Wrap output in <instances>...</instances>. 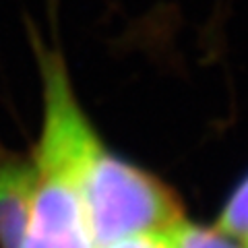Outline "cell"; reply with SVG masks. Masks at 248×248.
Instances as JSON below:
<instances>
[{
  "label": "cell",
  "mask_w": 248,
  "mask_h": 248,
  "mask_svg": "<svg viewBox=\"0 0 248 248\" xmlns=\"http://www.w3.org/2000/svg\"><path fill=\"white\" fill-rule=\"evenodd\" d=\"M176 248H248V242L217 226H199L184 219L176 228Z\"/></svg>",
  "instance_id": "4"
},
{
  "label": "cell",
  "mask_w": 248,
  "mask_h": 248,
  "mask_svg": "<svg viewBox=\"0 0 248 248\" xmlns=\"http://www.w3.org/2000/svg\"><path fill=\"white\" fill-rule=\"evenodd\" d=\"M83 182L97 248L124 236L170 232L184 221L174 192L149 172L114 155L95 133L85 151Z\"/></svg>",
  "instance_id": "2"
},
{
  "label": "cell",
  "mask_w": 248,
  "mask_h": 248,
  "mask_svg": "<svg viewBox=\"0 0 248 248\" xmlns=\"http://www.w3.org/2000/svg\"><path fill=\"white\" fill-rule=\"evenodd\" d=\"M104 248H176V228L170 232H147L118 238Z\"/></svg>",
  "instance_id": "5"
},
{
  "label": "cell",
  "mask_w": 248,
  "mask_h": 248,
  "mask_svg": "<svg viewBox=\"0 0 248 248\" xmlns=\"http://www.w3.org/2000/svg\"><path fill=\"white\" fill-rule=\"evenodd\" d=\"M246 242H248V240H246Z\"/></svg>",
  "instance_id": "6"
},
{
  "label": "cell",
  "mask_w": 248,
  "mask_h": 248,
  "mask_svg": "<svg viewBox=\"0 0 248 248\" xmlns=\"http://www.w3.org/2000/svg\"><path fill=\"white\" fill-rule=\"evenodd\" d=\"M33 188V159L0 151V248H21Z\"/></svg>",
  "instance_id": "3"
},
{
  "label": "cell",
  "mask_w": 248,
  "mask_h": 248,
  "mask_svg": "<svg viewBox=\"0 0 248 248\" xmlns=\"http://www.w3.org/2000/svg\"><path fill=\"white\" fill-rule=\"evenodd\" d=\"M44 122L33 155L35 188L21 248H97L83 182L87 143L95 133L58 56L42 58Z\"/></svg>",
  "instance_id": "1"
}]
</instances>
